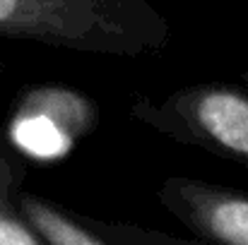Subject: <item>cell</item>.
<instances>
[{"label": "cell", "mask_w": 248, "mask_h": 245, "mask_svg": "<svg viewBox=\"0 0 248 245\" xmlns=\"http://www.w3.org/2000/svg\"><path fill=\"white\" fill-rule=\"evenodd\" d=\"M29 168L12 144L0 140V245H41L39 236L17 209Z\"/></svg>", "instance_id": "obj_6"}, {"label": "cell", "mask_w": 248, "mask_h": 245, "mask_svg": "<svg viewBox=\"0 0 248 245\" xmlns=\"http://www.w3.org/2000/svg\"><path fill=\"white\" fill-rule=\"evenodd\" d=\"M128 118L248 171V70L236 80L186 84L166 96L135 94Z\"/></svg>", "instance_id": "obj_2"}, {"label": "cell", "mask_w": 248, "mask_h": 245, "mask_svg": "<svg viewBox=\"0 0 248 245\" xmlns=\"http://www.w3.org/2000/svg\"><path fill=\"white\" fill-rule=\"evenodd\" d=\"M10 111L15 142L44 157L68 152L99 123L94 99L65 84L24 86Z\"/></svg>", "instance_id": "obj_3"}, {"label": "cell", "mask_w": 248, "mask_h": 245, "mask_svg": "<svg viewBox=\"0 0 248 245\" xmlns=\"http://www.w3.org/2000/svg\"><path fill=\"white\" fill-rule=\"evenodd\" d=\"M0 36L75 53L142 58L169 46L171 24L152 0H0Z\"/></svg>", "instance_id": "obj_1"}, {"label": "cell", "mask_w": 248, "mask_h": 245, "mask_svg": "<svg viewBox=\"0 0 248 245\" xmlns=\"http://www.w3.org/2000/svg\"><path fill=\"white\" fill-rule=\"evenodd\" d=\"M157 200L195 241L248 245V192L186 175H171L157 187Z\"/></svg>", "instance_id": "obj_4"}, {"label": "cell", "mask_w": 248, "mask_h": 245, "mask_svg": "<svg viewBox=\"0 0 248 245\" xmlns=\"http://www.w3.org/2000/svg\"><path fill=\"white\" fill-rule=\"evenodd\" d=\"M17 209L31 231L39 236L41 245H162L181 243V238L145 229L130 221L96 219L80 214L68 204L48 200L44 195L19 190Z\"/></svg>", "instance_id": "obj_5"}]
</instances>
